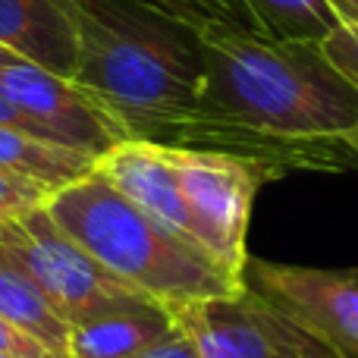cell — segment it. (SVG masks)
<instances>
[{
  "instance_id": "cell-1",
  "label": "cell",
  "mask_w": 358,
  "mask_h": 358,
  "mask_svg": "<svg viewBox=\"0 0 358 358\" xmlns=\"http://www.w3.org/2000/svg\"><path fill=\"white\" fill-rule=\"evenodd\" d=\"M208 104L233 123L286 142H340L358 126V88L321 44L208 31Z\"/></svg>"
},
{
  "instance_id": "cell-2",
  "label": "cell",
  "mask_w": 358,
  "mask_h": 358,
  "mask_svg": "<svg viewBox=\"0 0 358 358\" xmlns=\"http://www.w3.org/2000/svg\"><path fill=\"white\" fill-rule=\"evenodd\" d=\"M44 208L98 264L167 308L245 289L208 252L136 208L101 173L54 192Z\"/></svg>"
},
{
  "instance_id": "cell-3",
  "label": "cell",
  "mask_w": 358,
  "mask_h": 358,
  "mask_svg": "<svg viewBox=\"0 0 358 358\" xmlns=\"http://www.w3.org/2000/svg\"><path fill=\"white\" fill-rule=\"evenodd\" d=\"M0 248L29 273V280L69 327L148 299L120 277H113L73 236L63 233L48 214V208H35L3 223Z\"/></svg>"
},
{
  "instance_id": "cell-4",
  "label": "cell",
  "mask_w": 358,
  "mask_h": 358,
  "mask_svg": "<svg viewBox=\"0 0 358 358\" xmlns=\"http://www.w3.org/2000/svg\"><path fill=\"white\" fill-rule=\"evenodd\" d=\"M179 176V189L189 204L198 245L229 273L245 283L248 267V223L255 195L264 182L280 179L273 170L245 157L198 148H164Z\"/></svg>"
},
{
  "instance_id": "cell-5",
  "label": "cell",
  "mask_w": 358,
  "mask_h": 358,
  "mask_svg": "<svg viewBox=\"0 0 358 358\" xmlns=\"http://www.w3.org/2000/svg\"><path fill=\"white\" fill-rule=\"evenodd\" d=\"M170 315L201 358H343L248 283L229 296L176 305Z\"/></svg>"
},
{
  "instance_id": "cell-6",
  "label": "cell",
  "mask_w": 358,
  "mask_h": 358,
  "mask_svg": "<svg viewBox=\"0 0 358 358\" xmlns=\"http://www.w3.org/2000/svg\"><path fill=\"white\" fill-rule=\"evenodd\" d=\"M0 82L44 142L92 157L129 142L110 113L69 76L50 73L29 60H16L0 66Z\"/></svg>"
},
{
  "instance_id": "cell-7",
  "label": "cell",
  "mask_w": 358,
  "mask_h": 358,
  "mask_svg": "<svg viewBox=\"0 0 358 358\" xmlns=\"http://www.w3.org/2000/svg\"><path fill=\"white\" fill-rule=\"evenodd\" d=\"M245 283L286 308L343 358H358V267L327 271L248 258Z\"/></svg>"
},
{
  "instance_id": "cell-8",
  "label": "cell",
  "mask_w": 358,
  "mask_h": 358,
  "mask_svg": "<svg viewBox=\"0 0 358 358\" xmlns=\"http://www.w3.org/2000/svg\"><path fill=\"white\" fill-rule=\"evenodd\" d=\"M94 173L104 176L120 195L129 198L148 217H155L157 223L173 229L176 236L189 239L192 245H198L195 227H192V217H189V204H185V195L179 189V176L173 164L167 161L164 145L132 142L129 138V142L110 148L107 155H101Z\"/></svg>"
},
{
  "instance_id": "cell-9",
  "label": "cell",
  "mask_w": 358,
  "mask_h": 358,
  "mask_svg": "<svg viewBox=\"0 0 358 358\" xmlns=\"http://www.w3.org/2000/svg\"><path fill=\"white\" fill-rule=\"evenodd\" d=\"M0 48L73 79L79 50L76 0H0Z\"/></svg>"
},
{
  "instance_id": "cell-10",
  "label": "cell",
  "mask_w": 358,
  "mask_h": 358,
  "mask_svg": "<svg viewBox=\"0 0 358 358\" xmlns=\"http://www.w3.org/2000/svg\"><path fill=\"white\" fill-rule=\"evenodd\" d=\"M176 330L161 302H136L69 327L66 358H142Z\"/></svg>"
},
{
  "instance_id": "cell-11",
  "label": "cell",
  "mask_w": 358,
  "mask_h": 358,
  "mask_svg": "<svg viewBox=\"0 0 358 358\" xmlns=\"http://www.w3.org/2000/svg\"><path fill=\"white\" fill-rule=\"evenodd\" d=\"M98 167V157L82 151L63 148V145L44 142L22 129L0 126V170L19 179L38 182L50 192H60L79 179L92 176Z\"/></svg>"
},
{
  "instance_id": "cell-12",
  "label": "cell",
  "mask_w": 358,
  "mask_h": 358,
  "mask_svg": "<svg viewBox=\"0 0 358 358\" xmlns=\"http://www.w3.org/2000/svg\"><path fill=\"white\" fill-rule=\"evenodd\" d=\"M0 315L13 321L19 330L35 336L57 358H66L69 324L54 311V305L41 296L29 273L0 248Z\"/></svg>"
},
{
  "instance_id": "cell-13",
  "label": "cell",
  "mask_w": 358,
  "mask_h": 358,
  "mask_svg": "<svg viewBox=\"0 0 358 358\" xmlns=\"http://www.w3.org/2000/svg\"><path fill=\"white\" fill-rule=\"evenodd\" d=\"M261 35L273 41L321 44L330 31L343 25L327 0H245Z\"/></svg>"
},
{
  "instance_id": "cell-14",
  "label": "cell",
  "mask_w": 358,
  "mask_h": 358,
  "mask_svg": "<svg viewBox=\"0 0 358 358\" xmlns=\"http://www.w3.org/2000/svg\"><path fill=\"white\" fill-rule=\"evenodd\" d=\"M189 29L201 31H245V35H261L255 16L248 13L245 0H138Z\"/></svg>"
},
{
  "instance_id": "cell-15",
  "label": "cell",
  "mask_w": 358,
  "mask_h": 358,
  "mask_svg": "<svg viewBox=\"0 0 358 358\" xmlns=\"http://www.w3.org/2000/svg\"><path fill=\"white\" fill-rule=\"evenodd\" d=\"M50 195H54V192L44 189V185L0 170V227L22 214H29V210H35V208H44V204L50 201Z\"/></svg>"
},
{
  "instance_id": "cell-16",
  "label": "cell",
  "mask_w": 358,
  "mask_h": 358,
  "mask_svg": "<svg viewBox=\"0 0 358 358\" xmlns=\"http://www.w3.org/2000/svg\"><path fill=\"white\" fill-rule=\"evenodd\" d=\"M321 50L343 76L358 88V25H340L321 41Z\"/></svg>"
},
{
  "instance_id": "cell-17",
  "label": "cell",
  "mask_w": 358,
  "mask_h": 358,
  "mask_svg": "<svg viewBox=\"0 0 358 358\" xmlns=\"http://www.w3.org/2000/svg\"><path fill=\"white\" fill-rule=\"evenodd\" d=\"M0 352L3 355H16V358H57L48 346L29 336L25 330H19L13 321H6L0 315Z\"/></svg>"
},
{
  "instance_id": "cell-18",
  "label": "cell",
  "mask_w": 358,
  "mask_h": 358,
  "mask_svg": "<svg viewBox=\"0 0 358 358\" xmlns=\"http://www.w3.org/2000/svg\"><path fill=\"white\" fill-rule=\"evenodd\" d=\"M142 358H201V355H198V349L192 346L189 336L179 334V330H173L167 340L157 343V346L151 349L148 355H142Z\"/></svg>"
},
{
  "instance_id": "cell-19",
  "label": "cell",
  "mask_w": 358,
  "mask_h": 358,
  "mask_svg": "<svg viewBox=\"0 0 358 358\" xmlns=\"http://www.w3.org/2000/svg\"><path fill=\"white\" fill-rule=\"evenodd\" d=\"M0 126H10V129H22V132H29V136H38L35 126L22 117V110L16 107V101H13L10 92L3 88V82H0ZM38 138H41V136H38Z\"/></svg>"
},
{
  "instance_id": "cell-20",
  "label": "cell",
  "mask_w": 358,
  "mask_h": 358,
  "mask_svg": "<svg viewBox=\"0 0 358 358\" xmlns=\"http://www.w3.org/2000/svg\"><path fill=\"white\" fill-rule=\"evenodd\" d=\"M343 19V25H358V0H327Z\"/></svg>"
},
{
  "instance_id": "cell-21",
  "label": "cell",
  "mask_w": 358,
  "mask_h": 358,
  "mask_svg": "<svg viewBox=\"0 0 358 358\" xmlns=\"http://www.w3.org/2000/svg\"><path fill=\"white\" fill-rule=\"evenodd\" d=\"M340 142L346 145V148H349V151H352V155L358 157V126H352V129H349V132H343V136H340Z\"/></svg>"
},
{
  "instance_id": "cell-22",
  "label": "cell",
  "mask_w": 358,
  "mask_h": 358,
  "mask_svg": "<svg viewBox=\"0 0 358 358\" xmlns=\"http://www.w3.org/2000/svg\"><path fill=\"white\" fill-rule=\"evenodd\" d=\"M16 60H19L16 54H10L6 48H0V66H6V63H16Z\"/></svg>"
},
{
  "instance_id": "cell-23",
  "label": "cell",
  "mask_w": 358,
  "mask_h": 358,
  "mask_svg": "<svg viewBox=\"0 0 358 358\" xmlns=\"http://www.w3.org/2000/svg\"><path fill=\"white\" fill-rule=\"evenodd\" d=\"M0 358H16V355H3V352H0Z\"/></svg>"
}]
</instances>
